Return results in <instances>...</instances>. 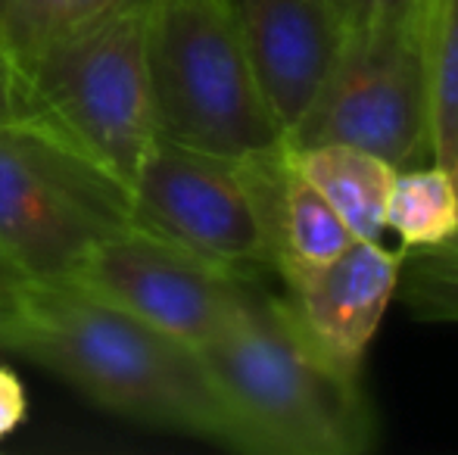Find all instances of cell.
Instances as JSON below:
<instances>
[{"label": "cell", "mask_w": 458, "mask_h": 455, "mask_svg": "<svg viewBox=\"0 0 458 455\" xmlns=\"http://www.w3.org/2000/svg\"><path fill=\"white\" fill-rule=\"evenodd\" d=\"M144 50L163 140L225 159L284 147L225 0H150Z\"/></svg>", "instance_id": "obj_3"}, {"label": "cell", "mask_w": 458, "mask_h": 455, "mask_svg": "<svg viewBox=\"0 0 458 455\" xmlns=\"http://www.w3.org/2000/svg\"><path fill=\"white\" fill-rule=\"evenodd\" d=\"M405 256L384 240H352L318 265L281 272L290 318L337 368L362 375V362L399 291Z\"/></svg>", "instance_id": "obj_9"}, {"label": "cell", "mask_w": 458, "mask_h": 455, "mask_svg": "<svg viewBox=\"0 0 458 455\" xmlns=\"http://www.w3.org/2000/svg\"><path fill=\"white\" fill-rule=\"evenodd\" d=\"M337 4H340V0H337ZM340 10H344V6H340Z\"/></svg>", "instance_id": "obj_24"}, {"label": "cell", "mask_w": 458, "mask_h": 455, "mask_svg": "<svg viewBox=\"0 0 458 455\" xmlns=\"http://www.w3.org/2000/svg\"><path fill=\"white\" fill-rule=\"evenodd\" d=\"M147 4L150 0H16L0 19V35L22 72L50 44L94 29L119 13L144 10Z\"/></svg>", "instance_id": "obj_14"}, {"label": "cell", "mask_w": 458, "mask_h": 455, "mask_svg": "<svg viewBox=\"0 0 458 455\" xmlns=\"http://www.w3.org/2000/svg\"><path fill=\"white\" fill-rule=\"evenodd\" d=\"M430 0L346 31L327 85L287 147L352 144L396 169L430 159Z\"/></svg>", "instance_id": "obj_7"}, {"label": "cell", "mask_w": 458, "mask_h": 455, "mask_svg": "<svg viewBox=\"0 0 458 455\" xmlns=\"http://www.w3.org/2000/svg\"><path fill=\"white\" fill-rule=\"evenodd\" d=\"M449 172H453V181H455V194H458V153H455L453 165H449Z\"/></svg>", "instance_id": "obj_22"}, {"label": "cell", "mask_w": 458, "mask_h": 455, "mask_svg": "<svg viewBox=\"0 0 458 455\" xmlns=\"http://www.w3.org/2000/svg\"><path fill=\"white\" fill-rule=\"evenodd\" d=\"M144 13L147 6L119 13L63 38L22 69L19 115L60 134L125 184L159 140Z\"/></svg>", "instance_id": "obj_4"}, {"label": "cell", "mask_w": 458, "mask_h": 455, "mask_svg": "<svg viewBox=\"0 0 458 455\" xmlns=\"http://www.w3.org/2000/svg\"><path fill=\"white\" fill-rule=\"evenodd\" d=\"M281 172L284 147L225 159L159 138L128 184L131 225L234 272L275 268Z\"/></svg>", "instance_id": "obj_6"}, {"label": "cell", "mask_w": 458, "mask_h": 455, "mask_svg": "<svg viewBox=\"0 0 458 455\" xmlns=\"http://www.w3.org/2000/svg\"><path fill=\"white\" fill-rule=\"evenodd\" d=\"M69 281L197 350L237 316L256 287L253 274L203 259L138 225L97 243Z\"/></svg>", "instance_id": "obj_8"}, {"label": "cell", "mask_w": 458, "mask_h": 455, "mask_svg": "<svg viewBox=\"0 0 458 455\" xmlns=\"http://www.w3.org/2000/svg\"><path fill=\"white\" fill-rule=\"evenodd\" d=\"M386 231L405 249H430L458 234V194L453 172L440 163H418L396 172L386 200Z\"/></svg>", "instance_id": "obj_13"}, {"label": "cell", "mask_w": 458, "mask_h": 455, "mask_svg": "<svg viewBox=\"0 0 458 455\" xmlns=\"http://www.w3.org/2000/svg\"><path fill=\"white\" fill-rule=\"evenodd\" d=\"M287 159L337 209L359 240H384L396 165L352 144L287 147Z\"/></svg>", "instance_id": "obj_11"}, {"label": "cell", "mask_w": 458, "mask_h": 455, "mask_svg": "<svg viewBox=\"0 0 458 455\" xmlns=\"http://www.w3.org/2000/svg\"><path fill=\"white\" fill-rule=\"evenodd\" d=\"M424 4H428V0H340L350 29L352 25L374 22V19H384V16H399V13H409Z\"/></svg>", "instance_id": "obj_19"}, {"label": "cell", "mask_w": 458, "mask_h": 455, "mask_svg": "<svg viewBox=\"0 0 458 455\" xmlns=\"http://www.w3.org/2000/svg\"><path fill=\"white\" fill-rule=\"evenodd\" d=\"M25 412H29V400H25L22 381L6 365H0V440L22 425Z\"/></svg>", "instance_id": "obj_17"}, {"label": "cell", "mask_w": 458, "mask_h": 455, "mask_svg": "<svg viewBox=\"0 0 458 455\" xmlns=\"http://www.w3.org/2000/svg\"><path fill=\"white\" fill-rule=\"evenodd\" d=\"M0 343L128 421L247 452L197 346L163 334L75 281H25Z\"/></svg>", "instance_id": "obj_1"}, {"label": "cell", "mask_w": 458, "mask_h": 455, "mask_svg": "<svg viewBox=\"0 0 458 455\" xmlns=\"http://www.w3.org/2000/svg\"><path fill=\"white\" fill-rule=\"evenodd\" d=\"M16 4V0H0V19L6 16V13H10V6Z\"/></svg>", "instance_id": "obj_23"}, {"label": "cell", "mask_w": 458, "mask_h": 455, "mask_svg": "<svg viewBox=\"0 0 458 455\" xmlns=\"http://www.w3.org/2000/svg\"><path fill=\"white\" fill-rule=\"evenodd\" d=\"M430 159L453 165L458 153V0H430Z\"/></svg>", "instance_id": "obj_15"}, {"label": "cell", "mask_w": 458, "mask_h": 455, "mask_svg": "<svg viewBox=\"0 0 458 455\" xmlns=\"http://www.w3.org/2000/svg\"><path fill=\"white\" fill-rule=\"evenodd\" d=\"M399 297L418 322L458 324V265L434 262L415 253L409 272L399 278Z\"/></svg>", "instance_id": "obj_16"}, {"label": "cell", "mask_w": 458, "mask_h": 455, "mask_svg": "<svg viewBox=\"0 0 458 455\" xmlns=\"http://www.w3.org/2000/svg\"><path fill=\"white\" fill-rule=\"evenodd\" d=\"M275 234L277 274L287 268L318 265V262L334 259L356 240L337 209L293 169V163L287 159V147H284V172L277 184Z\"/></svg>", "instance_id": "obj_12"}, {"label": "cell", "mask_w": 458, "mask_h": 455, "mask_svg": "<svg viewBox=\"0 0 458 455\" xmlns=\"http://www.w3.org/2000/svg\"><path fill=\"white\" fill-rule=\"evenodd\" d=\"M197 352L250 455H362L377 440L359 375L321 356L281 297L253 287Z\"/></svg>", "instance_id": "obj_2"}, {"label": "cell", "mask_w": 458, "mask_h": 455, "mask_svg": "<svg viewBox=\"0 0 458 455\" xmlns=\"http://www.w3.org/2000/svg\"><path fill=\"white\" fill-rule=\"evenodd\" d=\"M25 278L16 272V268L10 265V262L0 256V322L6 318V312L13 309V303H16V293L22 291Z\"/></svg>", "instance_id": "obj_20"}, {"label": "cell", "mask_w": 458, "mask_h": 455, "mask_svg": "<svg viewBox=\"0 0 458 455\" xmlns=\"http://www.w3.org/2000/svg\"><path fill=\"white\" fill-rule=\"evenodd\" d=\"M277 128L287 138L327 85L346 41L337 0H225Z\"/></svg>", "instance_id": "obj_10"}, {"label": "cell", "mask_w": 458, "mask_h": 455, "mask_svg": "<svg viewBox=\"0 0 458 455\" xmlns=\"http://www.w3.org/2000/svg\"><path fill=\"white\" fill-rule=\"evenodd\" d=\"M415 253L428 256V259H434V262H446V265H458V234L453 237V240L440 243V247H430V249H415Z\"/></svg>", "instance_id": "obj_21"}, {"label": "cell", "mask_w": 458, "mask_h": 455, "mask_svg": "<svg viewBox=\"0 0 458 455\" xmlns=\"http://www.w3.org/2000/svg\"><path fill=\"white\" fill-rule=\"evenodd\" d=\"M22 110V72L0 35V125L13 122Z\"/></svg>", "instance_id": "obj_18"}, {"label": "cell", "mask_w": 458, "mask_h": 455, "mask_svg": "<svg viewBox=\"0 0 458 455\" xmlns=\"http://www.w3.org/2000/svg\"><path fill=\"white\" fill-rule=\"evenodd\" d=\"M128 225L125 181L35 119L0 125V256L25 281L72 278L97 243Z\"/></svg>", "instance_id": "obj_5"}]
</instances>
